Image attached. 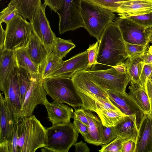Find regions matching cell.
Masks as SVG:
<instances>
[{"instance_id": "obj_1", "label": "cell", "mask_w": 152, "mask_h": 152, "mask_svg": "<svg viewBox=\"0 0 152 152\" xmlns=\"http://www.w3.org/2000/svg\"><path fill=\"white\" fill-rule=\"evenodd\" d=\"M128 58L125 42L114 22L104 29L99 42L97 58L98 64L115 66Z\"/></svg>"}, {"instance_id": "obj_2", "label": "cell", "mask_w": 152, "mask_h": 152, "mask_svg": "<svg viewBox=\"0 0 152 152\" xmlns=\"http://www.w3.org/2000/svg\"><path fill=\"white\" fill-rule=\"evenodd\" d=\"M46 129L33 115L20 123L17 144L19 152H35L45 146Z\"/></svg>"}, {"instance_id": "obj_3", "label": "cell", "mask_w": 152, "mask_h": 152, "mask_svg": "<svg viewBox=\"0 0 152 152\" xmlns=\"http://www.w3.org/2000/svg\"><path fill=\"white\" fill-rule=\"evenodd\" d=\"M80 11L84 28L99 42L106 26L116 18L112 11L82 0Z\"/></svg>"}, {"instance_id": "obj_4", "label": "cell", "mask_w": 152, "mask_h": 152, "mask_svg": "<svg viewBox=\"0 0 152 152\" xmlns=\"http://www.w3.org/2000/svg\"><path fill=\"white\" fill-rule=\"evenodd\" d=\"M46 129V142L42 152H68L77 142L79 133L70 122Z\"/></svg>"}, {"instance_id": "obj_5", "label": "cell", "mask_w": 152, "mask_h": 152, "mask_svg": "<svg viewBox=\"0 0 152 152\" xmlns=\"http://www.w3.org/2000/svg\"><path fill=\"white\" fill-rule=\"evenodd\" d=\"M43 86L53 101L66 104L75 109L83 104L71 78L47 77L43 79Z\"/></svg>"}, {"instance_id": "obj_6", "label": "cell", "mask_w": 152, "mask_h": 152, "mask_svg": "<svg viewBox=\"0 0 152 152\" xmlns=\"http://www.w3.org/2000/svg\"><path fill=\"white\" fill-rule=\"evenodd\" d=\"M90 79L104 90L127 94L126 88L130 81L127 73H123L114 67L102 70L85 69Z\"/></svg>"}, {"instance_id": "obj_7", "label": "cell", "mask_w": 152, "mask_h": 152, "mask_svg": "<svg viewBox=\"0 0 152 152\" xmlns=\"http://www.w3.org/2000/svg\"><path fill=\"white\" fill-rule=\"evenodd\" d=\"M6 24L4 48L15 51L25 48L34 32L31 23L18 14Z\"/></svg>"}, {"instance_id": "obj_8", "label": "cell", "mask_w": 152, "mask_h": 152, "mask_svg": "<svg viewBox=\"0 0 152 152\" xmlns=\"http://www.w3.org/2000/svg\"><path fill=\"white\" fill-rule=\"evenodd\" d=\"M81 0H63L62 6L56 12L59 18V33L84 27L80 13Z\"/></svg>"}, {"instance_id": "obj_9", "label": "cell", "mask_w": 152, "mask_h": 152, "mask_svg": "<svg viewBox=\"0 0 152 152\" xmlns=\"http://www.w3.org/2000/svg\"><path fill=\"white\" fill-rule=\"evenodd\" d=\"M47 6L44 3L37 8L31 23L33 31L49 51H53L57 37L52 31L45 13Z\"/></svg>"}, {"instance_id": "obj_10", "label": "cell", "mask_w": 152, "mask_h": 152, "mask_svg": "<svg viewBox=\"0 0 152 152\" xmlns=\"http://www.w3.org/2000/svg\"><path fill=\"white\" fill-rule=\"evenodd\" d=\"M31 81L22 105L21 120L24 117L33 115L38 104L43 105L47 99V93L43 86V79L39 74L32 75Z\"/></svg>"}, {"instance_id": "obj_11", "label": "cell", "mask_w": 152, "mask_h": 152, "mask_svg": "<svg viewBox=\"0 0 152 152\" xmlns=\"http://www.w3.org/2000/svg\"><path fill=\"white\" fill-rule=\"evenodd\" d=\"M0 152H11V141L15 124L13 113L4 97L0 94Z\"/></svg>"}, {"instance_id": "obj_12", "label": "cell", "mask_w": 152, "mask_h": 152, "mask_svg": "<svg viewBox=\"0 0 152 152\" xmlns=\"http://www.w3.org/2000/svg\"><path fill=\"white\" fill-rule=\"evenodd\" d=\"M114 21L118 27L125 42L148 46L149 42L147 28L120 16L116 18Z\"/></svg>"}, {"instance_id": "obj_13", "label": "cell", "mask_w": 152, "mask_h": 152, "mask_svg": "<svg viewBox=\"0 0 152 152\" xmlns=\"http://www.w3.org/2000/svg\"><path fill=\"white\" fill-rule=\"evenodd\" d=\"M18 67H15L9 77L2 86L1 91L4 95L7 105L14 116L20 119L22 104L20 97L18 77Z\"/></svg>"}, {"instance_id": "obj_14", "label": "cell", "mask_w": 152, "mask_h": 152, "mask_svg": "<svg viewBox=\"0 0 152 152\" xmlns=\"http://www.w3.org/2000/svg\"><path fill=\"white\" fill-rule=\"evenodd\" d=\"M88 62V51L86 50L67 60L63 61L61 65L47 77L71 78L77 72L87 69Z\"/></svg>"}, {"instance_id": "obj_15", "label": "cell", "mask_w": 152, "mask_h": 152, "mask_svg": "<svg viewBox=\"0 0 152 152\" xmlns=\"http://www.w3.org/2000/svg\"><path fill=\"white\" fill-rule=\"evenodd\" d=\"M111 102L124 114L136 117L139 128L140 121L144 115L128 94H124L114 91L107 90Z\"/></svg>"}, {"instance_id": "obj_16", "label": "cell", "mask_w": 152, "mask_h": 152, "mask_svg": "<svg viewBox=\"0 0 152 152\" xmlns=\"http://www.w3.org/2000/svg\"><path fill=\"white\" fill-rule=\"evenodd\" d=\"M134 152H152V116L143 117L138 129Z\"/></svg>"}, {"instance_id": "obj_17", "label": "cell", "mask_w": 152, "mask_h": 152, "mask_svg": "<svg viewBox=\"0 0 152 152\" xmlns=\"http://www.w3.org/2000/svg\"><path fill=\"white\" fill-rule=\"evenodd\" d=\"M71 78L77 90L94 95L111 102L106 91L90 79L85 69L77 72Z\"/></svg>"}, {"instance_id": "obj_18", "label": "cell", "mask_w": 152, "mask_h": 152, "mask_svg": "<svg viewBox=\"0 0 152 152\" xmlns=\"http://www.w3.org/2000/svg\"><path fill=\"white\" fill-rule=\"evenodd\" d=\"M48 113V118L52 125L70 122L74 111L68 105L57 102H49L47 99L44 103Z\"/></svg>"}, {"instance_id": "obj_19", "label": "cell", "mask_w": 152, "mask_h": 152, "mask_svg": "<svg viewBox=\"0 0 152 152\" xmlns=\"http://www.w3.org/2000/svg\"><path fill=\"white\" fill-rule=\"evenodd\" d=\"M115 13L118 15H137L152 12V0H130L120 1Z\"/></svg>"}, {"instance_id": "obj_20", "label": "cell", "mask_w": 152, "mask_h": 152, "mask_svg": "<svg viewBox=\"0 0 152 152\" xmlns=\"http://www.w3.org/2000/svg\"><path fill=\"white\" fill-rule=\"evenodd\" d=\"M89 122L88 133L83 137L88 143L96 146L104 144L103 137V125L99 117L91 111L85 110Z\"/></svg>"}, {"instance_id": "obj_21", "label": "cell", "mask_w": 152, "mask_h": 152, "mask_svg": "<svg viewBox=\"0 0 152 152\" xmlns=\"http://www.w3.org/2000/svg\"><path fill=\"white\" fill-rule=\"evenodd\" d=\"M77 91L83 102L80 107L84 110H89L96 113L99 110L106 109L121 112L110 101L94 95Z\"/></svg>"}, {"instance_id": "obj_22", "label": "cell", "mask_w": 152, "mask_h": 152, "mask_svg": "<svg viewBox=\"0 0 152 152\" xmlns=\"http://www.w3.org/2000/svg\"><path fill=\"white\" fill-rule=\"evenodd\" d=\"M25 48L32 61L39 68L52 52L46 49L34 32Z\"/></svg>"}, {"instance_id": "obj_23", "label": "cell", "mask_w": 152, "mask_h": 152, "mask_svg": "<svg viewBox=\"0 0 152 152\" xmlns=\"http://www.w3.org/2000/svg\"><path fill=\"white\" fill-rule=\"evenodd\" d=\"M115 126L118 136L124 141L131 139L136 142L138 129L136 117L126 116Z\"/></svg>"}, {"instance_id": "obj_24", "label": "cell", "mask_w": 152, "mask_h": 152, "mask_svg": "<svg viewBox=\"0 0 152 152\" xmlns=\"http://www.w3.org/2000/svg\"><path fill=\"white\" fill-rule=\"evenodd\" d=\"M130 82L128 94L129 97L144 115L149 114L150 106L145 87L131 81Z\"/></svg>"}, {"instance_id": "obj_25", "label": "cell", "mask_w": 152, "mask_h": 152, "mask_svg": "<svg viewBox=\"0 0 152 152\" xmlns=\"http://www.w3.org/2000/svg\"><path fill=\"white\" fill-rule=\"evenodd\" d=\"M18 66L14 51L0 50V86L7 80L13 69Z\"/></svg>"}, {"instance_id": "obj_26", "label": "cell", "mask_w": 152, "mask_h": 152, "mask_svg": "<svg viewBox=\"0 0 152 152\" xmlns=\"http://www.w3.org/2000/svg\"><path fill=\"white\" fill-rule=\"evenodd\" d=\"M10 3L16 7L19 15L30 22L37 8L42 4L41 0H11Z\"/></svg>"}, {"instance_id": "obj_27", "label": "cell", "mask_w": 152, "mask_h": 152, "mask_svg": "<svg viewBox=\"0 0 152 152\" xmlns=\"http://www.w3.org/2000/svg\"><path fill=\"white\" fill-rule=\"evenodd\" d=\"M14 52L18 67L26 69L32 75L39 74V67L32 61L25 48Z\"/></svg>"}, {"instance_id": "obj_28", "label": "cell", "mask_w": 152, "mask_h": 152, "mask_svg": "<svg viewBox=\"0 0 152 152\" xmlns=\"http://www.w3.org/2000/svg\"><path fill=\"white\" fill-rule=\"evenodd\" d=\"M125 63L130 81L141 86L140 77L145 64L143 60L140 56L128 58Z\"/></svg>"}, {"instance_id": "obj_29", "label": "cell", "mask_w": 152, "mask_h": 152, "mask_svg": "<svg viewBox=\"0 0 152 152\" xmlns=\"http://www.w3.org/2000/svg\"><path fill=\"white\" fill-rule=\"evenodd\" d=\"M63 61L62 59L52 51L39 67V73L40 76L43 79L47 77L61 65Z\"/></svg>"}, {"instance_id": "obj_30", "label": "cell", "mask_w": 152, "mask_h": 152, "mask_svg": "<svg viewBox=\"0 0 152 152\" xmlns=\"http://www.w3.org/2000/svg\"><path fill=\"white\" fill-rule=\"evenodd\" d=\"M103 125L106 127L115 126L127 115L121 112L106 109L98 111L96 113Z\"/></svg>"}, {"instance_id": "obj_31", "label": "cell", "mask_w": 152, "mask_h": 152, "mask_svg": "<svg viewBox=\"0 0 152 152\" xmlns=\"http://www.w3.org/2000/svg\"><path fill=\"white\" fill-rule=\"evenodd\" d=\"M18 67V82L22 105L26 93L30 86L32 76L26 69L21 67Z\"/></svg>"}, {"instance_id": "obj_32", "label": "cell", "mask_w": 152, "mask_h": 152, "mask_svg": "<svg viewBox=\"0 0 152 152\" xmlns=\"http://www.w3.org/2000/svg\"><path fill=\"white\" fill-rule=\"evenodd\" d=\"M75 46L71 40H66L58 37L53 52L58 56L63 59Z\"/></svg>"}, {"instance_id": "obj_33", "label": "cell", "mask_w": 152, "mask_h": 152, "mask_svg": "<svg viewBox=\"0 0 152 152\" xmlns=\"http://www.w3.org/2000/svg\"><path fill=\"white\" fill-rule=\"evenodd\" d=\"M146 28L152 27V12L137 15H119Z\"/></svg>"}, {"instance_id": "obj_34", "label": "cell", "mask_w": 152, "mask_h": 152, "mask_svg": "<svg viewBox=\"0 0 152 152\" xmlns=\"http://www.w3.org/2000/svg\"><path fill=\"white\" fill-rule=\"evenodd\" d=\"M91 4L115 12L119 6L117 2L130 0H82Z\"/></svg>"}, {"instance_id": "obj_35", "label": "cell", "mask_w": 152, "mask_h": 152, "mask_svg": "<svg viewBox=\"0 0 152 152\" xmlns=\"http://www.w3.org/2000/svg\"><path fill=\"white\" fill-rule=\"evenodd\" d=\"M18 14L16 7L10 2L0 13V23H7Z\"/></svg>"}, {"instance_id": "obj_36", "label": "cell", "mask_w": 152, "mask_h": 152, "mask_svg": "<svg viewBox=\"0 0 152 152\" xmlns=\"http://www.w3.org/2000/svg\"><path fill=\"white\" fill-rule=\"evenodd\" d=\"M123 139L118 136L115 139L106 145H103L99 150L100 152H122Z\"/></svg>"}, {"instance_id": "obj_37", "label": "cell", "mask_w": 152, "mask_h": 152, "mask_svg": "<svg viewBox=\"0 0 152 152\" xmlns=\"http://www.w3.org/2000/svg\"><path fill=\"white\" fill-rule=\"evenodd\" d=\"M126 51L128 58H134L140 56L147 49L148 46H143L125 42Z\"/></svg>"}, {"instance_id": "obj_38", "label": "cell", "mask_w": 152, "mask_h": 152, "mask_svg": "<svg viewBox=\"0 0 152 152\" xmlns=\"http://www.w3.org/2000/svg\"><path fill=\"white\" fill-rule=\"evenodd\" d=\"M99 42L98 41L92 45H90L88 49V69L91 67L92 70L98 64L97 58Z\"/></svg>"}, {"instance_id": "obj_39", "label": "cell", "mask_w": 152, "mask_h": 152, "mask_svg": "<svg viewBox=\"0 0 152 152\" xmlns=\"http://www.w3.org/2000/svg\"><path fill=\"white\" fill-rule=\"evenodd\" d=\"M118 136L115 126L106 127L103 126V129L104 145H106Z\"/></svg>"}, {"instance_id": "obj_40", "label": "cell", "mask_w": 152, "mask_h": 152, "mask_svg": "<svg viewBox=\"0 0 152 152\" xmlns=\"http://www.w3.org/2000/svg\"><path fill=\"white\" fill-rule=\"evenodd\" d=\"M15 124L11 141V152H19L17 144L19 125L20 119L14 117Z\"/></svg>"}, {"instance_id": "obj_41", "label": "cell", "mask_w": 152, "mask_h": 152, "mask_svg": "<svg viewBox=\"0 0 152 152\" xmlns=\"http://www.w3.org/2000/svg\"><path fill=\"white\" fill-rule=\"evenodd\" d=\"M152 71V64H144L140 77L141 86L145 87L148 79Z\"/></svg>"}, {"instance_id": "obj_42", "label": "cell", "mask_w": 152, "mask_h": 152, "mask_svg": "<svg viewBox=\"0 0 152 152\" xmlns=\"http://www.w3.org/2000/svg\"><path fill=\"white\" fill-rule=\"evenodd\" d=\"M75 110L73 118L74 120H77L81 122L88 127L89 122L85 110L81 108H77Z\"/></svg>"}, {"instance_id": "obj_43", "label": "cell", "mask_w": 152, "mask_h": 152, "mask_svg": "<svg viewBox=\"0 0 152 152\" xmlns=\"http://www.w3.org/2000/svg\"><path fill=\"white\" fill-rule=\"evenodd\" d=\"M76 129L83 137L86 136L88 133V127L81 122L76 120H74L72 123Z\"/></svg>"}, {"instance_id": "obj_44", "label": "cell", "mask_w": 152, "mask_h": 152, "mask_svg": "<svg viewBox=\"0 0 152 152\" xmlns=\"http://www.w3.org/2000/svg\"><path fill=\"white\" fill-rule=\"evenodd\" d=\"M63 0H44V3L50 8L51 11L56 12L62 6Z\"/></svg>"}, {"instance_id": "obj_45", "label": "cell", "mask_w": 152, "mask_h": 152, "mask_svg": "<svg viewBox=\"0 0 152 152\" xmlns=\"http://www.w3.org/2000/svg\"><path fill=\"white\" fill-rule=\"evenodd\" d=\"M135 147V142L129 139L123 141L122 152H134Z\"/></svg>"}, {"instance_id": "obj_46", "label": "cell", "mask_w": 152, "mask_h": 152, "mask_svg": "<svg viewBox=\"0 0 152 152\" xmlns=\"http://www.w3.org/2000/svg\"><path fill=\"white\" fill-rule=\"evenodd\" d=\"M145 88L147 93L150 106V112L149 114L152 116V82L148 79Z\"/></svg>"}, {"instance_id": "obj_47", "label": "cell", "mask_w": 152, "mask_h": 152, "mask_svg": "<svg viewBox=\"0 0 152 152\" xmlns=\"http://www.w3.org/2000/svg\"><path fill=\"white\" fill-rule=\"evenodd\" d=\"M74 145L76 152H89L90 151L87 144L82 141L76 142Z\"/></svg>"}, {"instance_id": "obj_48", "label": "cell", "mask_w": 152, "mask_h": 152, "mask_svg": "<svg viewBox=\"0 0 152 152\" xmlns=\"http://www.w3.org/2000/svg\"><path fill=\"white\" fill-rule=\"evenodd\" d=\"M6 31L4 30L0 23V50L4 48L5 41L6 39Z\"/></svg>"}, {"instance_id": "obj_49", "label": "cell", "mask_w": 152, "mask_h": 152, "mask_svg": "<svg viewBox=\"0 0 152 152\" xmlns=\"http://www.w3.org/2000/svg\"><path fill=\"white\" fill-rule=\"evenodd\" d=\"M140 56L143 60L145 64H152V54L148 51H145Z\"/></svg>"}, {"instance_id": "obj_50", "label": "cell", "mask_w": 152, "mask_h": 152, "mask_svg": "<svg viewBox=\"0 0 152 152\" xmlns=\"http://www.w3.org/2000/svg\"><path fill=\"white\" fill-rule=\"evenodd\" d=\"M114 67L118 71L123 73H127L126 65L125 62H121Z\"/></svg>"}, {"instance_id": "obj_51", "label": "cell", "mask_w": 152, "mask_h": 152, "mask_svg": "<svg viewBox=\"0 0 152 152\" xmlns=\"http://www.w3.org/2000/svg\"><path fill=\"white\" fill-rule=\"evenodd\" d=\"M146 32L149 42L152 43V27L147 28Z\"/></svg>"}, {"instance_id": "obj_52", "label": "cell", "mask_w": 152, "mask_h": 152, "mask_svg": "<svg viewBox=\"0 0 152 152\" xmlns=\"http://www.w3.org/2000/svg\"><path fill=\"white\" fill-rule=\"evenodd\" d=\"M148 52L151 54H152V45L149 47Z\"/></svg>"}, {"instance_id": "obj_53", "label": "cell", "mask_w": 152, "mask_h": 152, "mask_svg": "<svg viewBox=\"0 0 152 152\" xmlns=\"http://www.w3.org/2000/svg\"><path fill=\"white\" fill-rule=\"evenodd\" d=\"M148 78L152 82V71Z\"/></svg>"}, {"instance_id": "obj_54", "label": "cell", "mask_w": 152, "mask_h": 152, "mask_svg": "<svg viewBox=\"0 0 152 152\" xmlns=\"http://www.w3.org/2000/svg\"><path fill=\"white\" fill-rule=\"evenodd\" d=\"M0 0H1H1H0Z\"/></svg>"}]
</instances>
